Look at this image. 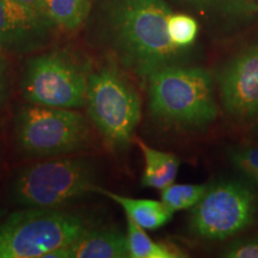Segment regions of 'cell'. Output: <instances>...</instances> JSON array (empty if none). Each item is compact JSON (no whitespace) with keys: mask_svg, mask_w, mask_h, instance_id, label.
Returning <instances> with one entry per match:
<instances>
[{"mask_svg":"<svg viewBox=\"0 0 258 258\" xmlns=\"http://www.w3.org/2000/svg\"><path fill=\"white\" fill-rule=\"evenodd\" d=\"M170 15L164 0H116L110 14L114 47L121 62L138 76L148 78L178 56L167 31Z\"/></svg>","mask_w":258,"mask_h":258,"instance_id":"cell-1","label":"cell"},{"mask_svg":"<svg viewBox=\"0 0 258 258\" xmlns=\"http://www.w3.org/2000/svg\"><path fill=\"white\" fill-rule=\"evenodd\" d=\"M148 110L179 127H205L218 116L214 82L201 67L169 64L148 77Z\"/></svg>","mask_w":258,"mask_h":258,"instance_id":"cell-2","label":"cell"},{"mask_svg":"<svg viewBox=\"0 0 258 258\" xmlns=\"http://www.w3.org/2000/svg\"><path fill=\"white\" fill-rule=\"evenodd\" d=\"M97 179L89 159L41 161L19 171L11 184V198L22 208H61L96 192Z\"/></svg>","mask_w":258,"mask_h":258,"instance_id":"cell-3","label":"cell"},{"mask_svg":"<svg viewBox=\"0 0 258 258\" xmlns=\"http://www.w3.org/2000/svg\"><path fill=\"white\" fill-rule=\"evenodd\" d=\"M88 230L83 218L60 208H23L0 224V258H44Z\"/></svg>","mask_w":258,"mask_h":258,"instance_id":"cell-4","label":"cell"},{"mask_svg":"<svg viewBox=\"0 0 258 258\" xmlns=\"http://www.w3.org/2000/svg\"><path fill=\"white\" fill-rule=\"evenodd\" d=\"M86 106L106 144L114 150H125L140 122L141 101L115 64L90 71Z\"/></svg>","mask_w":258,"mask_h":258,"instance_id":"cell-5","label":"cell"},{"mask_svg":"<svg viewBox=\"0 0 258 258\" xmlns=\"http://www.w3.org/2000/svg\"><path fill=\"white\" fill-rule=\"evenodd\" d=\"M15 140L28 156H64L89 144L90 125L72 109L30 104L22 106L15 116Z\"/></svg>","mask_w":258,"mask_h":258,"instance_id":"cell-6","label":"cell"},{"mask_svg":"<svg viewBox=\"0 0 258 258\" xmlns=\"http://www.w3.org/2000/svg\"><path fill=\"white\" fill-rule=\"evenodd\" d=\"M89 72L63 51H50L28 61L22 95L30 104L77 109L86 104Z\"/></svg>","mask_w":258,"mask_h":258,"instance_id":"cell-7","label":"cell"},{"mask_svg":"<svg viewBox=\"0 0 258 258\" xmlns=\"http://www.w3.org/2000/svg\"><path fill=\"white\" fill-rule=\"evenodd\" d=\"M257 212V195L241 180H220L209 185L194 206L190 230L203 239L224 240L252 224Z\"/></svg>","mask_w":258,"mask_h":258,"instance_id":"cell-8","label":"cell"},{"mask_svg":"<svg viewBox=\"0 0 258 258\" xmlns=\"http://www.w3.org/2000/svg\"><path fill=\"white\" fill-rule=\"evenodd\" d=\"M222 105L234 117L258 115V42L231 59L218 74Z\"/></svg>","mask_w":258,"mask_h":258,"instance_id":"cell-9","label":"cell"},{"mask_svg":"<svg viewBox=\"0 0 258 258\" xmlns=\"http://www.w3.org/2000/svg\"><path fill=\"white\" fill-rule=\"evenodd\" d=\"M51 22L16 0H0V50L21 54L46 42Z\"/></svg>","mask_w":258,"mask_h":258,"instance_id":"cell-10","label":"cell"},{"mask_svg":"<svg viewBox=\"0 0 258 258\" xmlns=\"http://www.w3.org/2000/svg\"><path fill=\"white\" fill-rule=\"evenodd\" d=\"M70 258H127V233L116 230H88L69 245Z\"/></svg>","mask_w":258,"mask_h":258,"instance_id":"cell-11","label":"cell"},{"mask_svg":"<svg viewBox=\"0 0 258 258\" xmlns=\"http://www.w3.org/2000/svg\"><path fill=\"white\" fill-rule=\"evenodd\" d=\"M96 192L103 194L106 198L115 201L123 209L125 215L144 230L152 231L163 227L173 217V212L163 201L156 200L132 199L128 196L115 194L98 186Z\"/></svg>","mask_w":258,"mask_h":258,"instance_id":"cell-12","label":"cell"},{"mask_svg":"<svg viewBox=\"0 0 258 258\" xmlns=\"http://www.w3.org/2000/svg\"><path fill=\"white\" fill-rule=\"evenodd\" d=\"M138 146L145 159L141 186L163 190L172 184L178 173L179 158L172 153L158 151L140 140H138Z\"/></svg>","mask_w":258,"mask_h":258,"instance_id":"cell-13","label":"cell"},{"mask_svg":"<svg viewBox=\"0 0 258 258\" xmlns=\"http://www.w3.org/2000/svg\"><path fill=\"white\" fill-rule=\"evenodd\" d=\"M92 0H46L44 12L51 24L64 30H77L86 21Z\"/></svg>","mask_w":258,"mask_h":258,"instance_id":"cell-14","label":"cell"},{"mask_svg":"<svg viewBox=\"0 0 258 258\" xmlns=\"http://www.w3.org/2000/svg\"><path fill=\"white\" fill-rule=\"evenodd\" d=\"M146 230L127 217V239L131 258H177L184 257L179 250L157 243L146 234Z\"/></svg>","mask_w":258,"mask_h":258,"instance_id":"cell-15","label":"cell"},{"mask_svg":"<svg viewBox=\"0 0 258 258\" xmlns=\"http://www.w3.org/2000/svg\"><path fill=\"white\" fill-rule=\"evenodd\" d=\"M207 184H170L161 190V201L173 213L190 209L200 202L208 189Z\"/></svg>","mask_w":258,"mask_h":258,"instance_id":"cell-16","label":"cell"},{"mask_svg":"<svg viewBox=\"0 0 258 258\" xmlns=\"http://www.w3.org/2000/svg\"><path fill=\"white\" fill-rule=\"evenodd\" d=\"M170 40L177 48H185L194 43L199 32V24L192 17L183 14H171L167 19Z\"/></svg>","mask_w":258,"mask_h":258,"instance_id":"cell-17","label":"cell"},{"mask_svg":"<svg viewBox=\"0 0 258 258\" xmlns=\"http://www.w3.org/2000/svg\"><path fill=\"white\" fill-rule=\"evenodd\" d=\"M230 160L241 175L258 185V146H245L231 150Z\"/></svg>","mask_w":258,"mask_h":258,"instance_id":"cell-18","label":"cell"},{"mask_svg":"<svg viewBox=\"0 0 258 258\" xmlns=\"http://www.w3.org/2000/svg\"><path fill=\"white\" fill-rule=\"evenodd\" d=\"M222 256L228 258H258V233L232 241Z\"/></svg>","mask_w":258,"mask_h":258,"instance_id":"cell-19","label":"cell"},{"mask_svg":"<svg viewBox=\"0 0 258 258\" xmlns=\"http://www.w3.org/2000/svg\"><path fill=\"white\" fill-rule=\"evenodd\" d=\"M199 3L215 4L228 15H250L257 11V0H194Z\"/></svg>","mask_w":258,"mask_h":258,"instance_id":"cell-20","label":"cell"},{"mask_svg":"<svg viewBox=\"0 0 258 258\" xmlns=\"http://www.w3.org/2000/svg\"><path fill=\"white\" fill-rule=\"evenodd\" d=\"M9 96V76L5 61L0 57V106L4 104Z\"/></svg>","mask_w":258,"mask_h":258,"instance_id":"cell-21","label":"cell"},{"mask_svg":"<svg viewBox=\"0 0 258 258\" xmlns=\"http://www.w3.org/2000/svg\"><path fill=\"white\" fill-rule=\"evenodd\" d=\"M19 4L27 6V8L34 10V11L40 12V14L46 15L44 12V4H46V0H16Z\"/></svg>","mask_w":258,"mask_h":258,"instance_id":"cell-22","label":"cell"}]
</instances>
